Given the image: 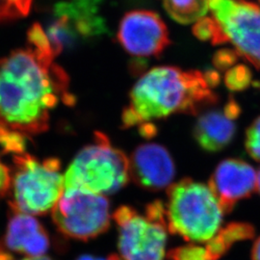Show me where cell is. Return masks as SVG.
<instances>
[{
	"label": "cell",
	"instance_id": "cell-25",
	"mask_svg": "<svg viewBox=\"0 0 260 260\" xmlns=\"http://www.w3.org/2000/svg\"><path fill=\"white\" fill-rule=\"evenodd\" d=\"M251 256V260H260V236L253 243Z\"/></svg>",
	"mask_w": 260,
	"mask_h": 260
},
{
	"label": "cell",
	"instance_id": "cell-13",
	"mask_svg": "<svg viewBox=\"0 0 260 260\" xmlns=\"http://www.w3.org/2000/svg\"><path fill=\"white\" fill-rule=\"evenodd\" d=\"M236 124L224 110H210L200 115L193 135L199 146L207 152H218L233 141Z\"/></svg>",
	"mask_w": 260,
	"mask_h": 260
},
{
	"label": "cell",
	"instance_id": "cell-17",
	"mask_svg": "<svg viewBox=\"0 0 260 260\" xmlns=\"http://www.w3.org/2000/svg\"><path fill=\"white\" fill-rule=\"evenodd\" d=\"M225 86L233 92H240L246 90L252 84V74L247 66H233L226 71L224 76Z\"/></svg>",
	"mask_w": 260,
	"mask_h": 260
},
{
	"label": "cell",
	"instance_id": "cell-20",
	"mask_svg": "<svg viewBox=\"0 0 260 260\" xmlns=\"http://www.w3.org/2000/svg\"><path fill=\"white\" fill-rule=\"evenodd\" d=\"M170 260H209L205 246L191 243L169 251Z\"/></svg>",
	"mask_w": 260,
	"mask_h": 260
},
{
	"label": "cell",
	"instance_id": "cell-30",
	"mask_svg": "<svg viewBox=\"0 0 260 260\" xmlns=\"http://www.w3.org/2000/svg\"><path fill=\"white\" fill-rule=\"evenodd\" d=\"M252 84H253V86H254V87L259 88L260 89V81H254V82H252Z\"/></svg>",
	"mask_w": 260,
	"mask_h": 260
},
{
	"label": "cell",
	"instance_id": "cell-4",
	"mask_svg": "<svg viewBox=\"0 0 260 260\" xmlns=\"http://www.w3.org/2000/svg\"><path fill=\"white\" fill-rule=\"evenodd\" d=\"M128 179V158L112 146L107 136L95 132L93 143L81 149L68 168L64 188L109 195L119 191Z\"/></svg>",
	"mask_w": 260,
	"mask_h": 260
},
{
	"label": "cell",
	"instance_id": "cell-29",
	"mask_svg": "<svg viewBox=\"0 0 260 260\" xmlns=\"http://www.w3.org/2000/svg\"><path fill=\"white\" fill-rule=\"evenodd\" d=\"M256 190L258 191L260 195V169L257 172V178H256Z\"/></svg>",
	"mask_w": 260,
	"mask_h": 260
},
{
	"label": "cell",
	"instance_id": "cell-15",
	"mask_svg": "<svg viewBox=\"0 0 260 260\" xmlns=\"http://www.w3.org/2000/svg\"><path fill=\"white\" fill-rule=\"evenodd\" d=\"M169 16L179 23L190 24L206 17L208 0H162Z\"/></svg>",
	"mask_w": 260,
	"mask_h": 260
},
{
	"label": "cell",
	"instance_id": "cell-10",
	"mask_svg": "<svg viewBox=\"0 0 260 260\" xmlns=\"http://www.w3.org/2000/svg\"><path fill=\"white\" fill-rule=\"evenodd\" d=\"M257 173L246 161L228 158L218 164L208 186L217 198L224 215L231 213L240 201L256 190Z\"/></svg>",
	"mask_w": 260,
	"mask_h": 260
},
{
	"label": "cell",
	"instance_id": "cell-5",
	"mask_svg": "<svg viewBox=\"0 0 260 260\" xmlns=\"http://www.w3.org/2000/svg\"><path fill=\"white\" fill-rule=\"evenodd\" d=\"M56 158L43 161L23 152L14 155L11 208L14 212L43 215L53 209L64 191V176Z\"/></svg>",
	"mask_w": 260,
	"mask_h": 260
},
{
	"label": "cell",
	"instance_id": "cell-9",
	"mask_svg": "<svg viewBox=\"0 0 260 260\" xmlns=\"http://www.w3.org/2000/svg\"><path fill=\"white\" fill-rule=\"evenodd\" d=\"M117 37L128 53L138 57L159 56L171 43L165 22L157 13L149 10L125 14Z\"/></svg>",
	"mask_w": 260,
	"mask_h": 260
},
{
	"label": "cell",
	"instance_id": "cell-24",
	"mask_svg": "<svg viewBox=\"0 0 260 260\" xmlns=\"http://www.w3.org/2000/svg\"><path fill=\"white\" fill-rule=\"evenodd\" d=\"M204 76H205V81L211 88L216 87L221 82V76L219 75V73L215 70L209 69V70L205 71L204 73Z\"/></svg>",
	"mask_w": 260,
	"mask_h": 260
},
{
	"label": "cell",
	"instance_id": "cell-8",
	"mask_svg": "<svg viewBox=\"0 0 260 260\" xmlns=\"http://www.w3.org/2000/svg\"><path fill=\"white\" fill-rule=\"evenodd\" d=\"M226 43L260 70V6L247 0H208Z\"/></svg>",
	"mask_w": 260,
	"mask_h": 260
},
{
	"label": "cell",
	"instance_id": "cell-28",
	"mask_svg": "<svg viewBox=\"0 0 260 260\" xmlns=\"http://www.w3.org/2000/svg\"><path fill=\"white\" fill-rule=\"evenodd\" d=\"M22 260H51L49 257H47L45 255H41V256H30L27 258H24Z\"/></svg>",
	"mask_w": 260,
	"mask_h": 260
},
{
	"label": "cell",
	"instance_id": "cell-1",
	"mask_svg": "<svg viewBox=\"0 0 260 260\" xmlns=\"http://www.w3.org/2000/svg\"><path fill=\"white\" fill-rule=\"evenodd\" d=\"M54 57L51 50L28 44L0 60V125L22 134L41 133L60 101L74 103L68 76Z\"/></svg>",
	"mask_w": 260,
	"mask_h": 260
},
{
	"label": "cell",
	"instance_id": "cell-22",
	"mask_svg": "<svg viewBox=\"0 0 260 260\" xmlns=\"http://www.w3.org/2000/svg\"><path fill=\"white\" fill-rule=\"evenodd\" d=\"M238 53L233 49L218 50L213 56V65L219 71H228L238 61Z\"/></svg>",
	"mask_w": 260,
	"mask_h": 260
},
{
	"label": "cell",
	"instance_id": "cell-3",
	"mask_svg": "<svg viewBox=\"0 0 260 260\" xmlns=\"http://www.w3.org/2000/svg\"><path fill=\"white\" fill-rule=\"evenodd\" d=\"M168 231L191 243H206L223 223V209L203 182L183 178L168 187Z\"/></svg>",
	"mask_w": 260,
	"mask_h": 260
},
{
	"label": "cell",
	"instance_id": "cell-31",
	"mask_svg": "<svg viewBox=\"0 0 260 260\" xmlns=\"http://www.w3.org/2000/svg\"><path fill=\"white\" fill-rule=\"evenodd\" d=\"M258 1H259V2H260V0H258Z\"/></svg>",
	"mask_w": 260,
	"mask_h": 260
},
{
	"label": "cell",
	"instance_id": "cell-27",
	"mask_svg": "<svg viewBox=\"0 0 260 260\" xmlns=\"http://www.w3.org/2000/svg\"><path fill=\"white\" fill-rule=\"evenodd\" d=\"M0 260H13L12 255L9 252L4 251V249L1 246H0Z\"/></svg>",
	"mask_w": 260,
	"mask_h": 260
},
{
	"label": "cell",
	"instance_id": "cell-6",
	"mask_svg": "<svg viewBox=\"0 0 260 260\" xmlns=\"http://www.w3.org/2000/svg\"><path fill=\"white\" fill-rule=\"evenodd\" d=\"M113 218L119 228V259L164 260L168 224L162 202L148 205L145 215L130 206H121Z\"/></svg>",
	"mask_w": 260,
	"mask_h": 260
},
{
	"label": "cell",
	"instance_id": "cell-16",
	"mask_svg": "<svg viewBox=\"0 0 260 260\" xmlns=\"http://www.w3.org/2000/svg\"><path fill=\"white\" fill-rule=\"evenodd\" d=\"M196 37L202 41H211L212 45L226 44L223 31L213 17H205L199 19L193 27Z\"/></svg>",
	"mask_w": 260,
	"mask_h": 260
},
{
	"label": "cell",
	"instance_id": "cell-14",
	"mask_svg": "<svg viewBox=\"0 0 260 260\" xmlns=\"http://www.w3.org/2000/svg\"><path fill=\"white\" fill-rule=\"evenodd\" d=\"M255 229L247 222H232L226 223L206 242L205 249L209 260H219L226 254L233 246L242 241L252 239Z\"/></svg>",
	"mask_w": 260,
	"mask_h": 260
},
{
	"label": "cell",
	"instance_id": "cell-2",
	"mask_svg": "<svg viewBox=\"0 0 260 260\" xmlns=\"http://www.w3.org/2000/svg\"><path fill=\"white\" fill-rule=\"evenodd\" d=\"M218 103V95L205 81L204 73L177 67H156L132 88L129 104L122 112L123 127H133L173 114H198Z\"/></svg>",
	"mask_w": 260,
	"mask_h": 260
},
{
	"label": "cell",
	"instance_id": "cell-12",
	"mask_svg": "<svg viewBox=\"0 0 260 260\" xmlns=\"http://www.w3.org/2000/svg\"><path fill=\"white\" fill-rule=\"evenodd\" d=\"M5 247L29 256H41L49 248V238L37 219L28 214L13 211L7 225Z\"/></svg>",
	"mask_w": 260,
	"mask_h": 260
},
{
	"label": "cell",
	"instance_id": "cell-19",
	"mask_svg": "<svg viewBox=\"0 0 260 260\" xmlns=\"http://www.w3.org/2000/svg\"><path fill=\"white\" fill-rule=\"evenodd\" d=\"M33 0H0V22L27 16Z\"/></svg>",
	"mask_w": 260,
	"mask_h": 260
},
{
	"label": "cell",
	"instance_id": "cell-18",
	"mask_svg": "<svg viewBox=\"0 0 260 260\" xmlns=\"http://www.w3.org/2000/svg\"><path fill=\"white\" fill-rule=\"evenodd\" d=\"M25 147L24 134L0 125V149L2 152L14 155L21 154L25 152Z\"/></svg>",
	"mask_w": 260,
	"mask_h": 260
},
{
	"label": "cell",
	"instance_id": "cell-23",
	"mask_svg": "<svg viewBox=\"0 0 260 260\" xmlns=\"http://www.w3.org/2000/svg\"><path fill=\"white\" fill-rule=\"evenodd\" d=\"M12 175L9 168L0 161V198H3L9 191Z\"/></svg>",
	"mask_w": 260,
	"mask_h": 260
},
{
	"label": "cell",
	"instance_id": "cell-7",
	"mask_svg": "<svg viewBox=\"0 0 260 260\" xmlns=\"http://www.w3.org/2000/svg\"><path fill=\"white\" fill-rule=\"evenodd\" d=\"M52 218L66 236L89 240L110 225V205L103 195L78 188H64L52 209Z\"/></svg>",
	"mask_w": 260,
	"mask_h": 260
},
{
	"label": "cell",
	"instance_id": "cell-26",
	"mask_svg": "<svg viewBox=\"0 0 260 260\" xmlns=\"http://www.w3.org/2000/svg\"><path fill=\"white\" fill-rule=\"evenodd\" d=\"M77 260H120L119 256L117 254H112L108 258H98V257H93L92 255H82L80 256Z\"/></svg>",
	"mask_w": 260,
	"mask_h": 260
},
{
	"label": "cell",
	"instance_id": "cell-21",
	"mask_svg": "<svg viewBox=\"0 0 260 260\" xmlns=\"http://www.w3.org/2000/svg\"><path fill=\"white\" fill-rule=\"evenodd\" d=\"M245 147L249 155L260 162V116L251 122L246 131Z\"/></svg>",
	"mask_w": 260,
	"mask_h": 260
},
{
	"label": "cell",
	"instance_id": "cell-11",
	"mask_svg": "<svg viewBox=\"0 0 260 260\" xmlns=\"http://www.w3.org/2000/svg\"><path fill=\"white\" fill-rule=\"evenodd\" d=\"M128 160L129 177L143 189L160 191L171 185L176 176L173 157L161 145H141Z\"/></svg>",
	"mask_w": 260,
	"mask_h": 260
}]
</instances>
